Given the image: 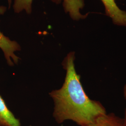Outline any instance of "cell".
I'll list each match as a JSON object with an SVG mask.
<instances>
[{"label": "cell", "mask_w": 126, "mask_h": 126, "mask_svg": "<svg viewBox=\"0 0 126 126\" xmlns=\"http://www.w3.org/2000/svg\"><path fill=\"white\" fill-rule=\"evenodd\" d=\"M75 52L67 54L63 61L66 75L62 86L53 90L50 96L54 103L53 117L59 124L70 120L84 126L107 113L99 101L90 99L86 94L80 81V76L75 67Z\"/></svg>", "instance_id": "1"}, {"label": "cell", "mask_w": 126, "mask_h": 126, "mask_svg": "<svg viewBox=\"0 0 126 126\" xmlns=\"http://www.w3.org/2000/svg\"><path fill=\"white\" fill-rule=\"evenodd\" d=\"M0 49L2 50L5 59L10 66L17 64L19 58L15 54V52L21 50L18 43L10 40L4 36L0 31Z\"/></svg>", "instance_id": "2"}, {"label": "cell", "mask_w": 126, "mask_h": 126, "mask_svg": "<svg viewBox=\"0 0 126 126\" xmlns=\"http://www.w3.org/2000/svg\"><path fill=\"white\" fill-rule=\"evenodd\" d=\"M105 7L106 12L115 24L126 26V12L117 6L115 0H101Z\"/></svg>", "instance_id": "3"}, {"label": "cell", "mask_w": 126, "mask_h": 126, "mask_svg": "<svg viewBox=\"0 0 126 126\" xmlns=\"http://www.w3.org/2000/svg\"><path fill=\"white\" fill-rule=\"evenodd\" d=\"M84 126H125L123 118L114 113H107L101 115L93 122Z\"/></svg>", "instance_id": "4"}, {"label": "cell", "mask_w": 126, "mask_h": 126, "mask_svg": "<svg viewBox=\"0 0 126 126\" xmlns=\"http://www.w3.org/2000/svg\"><path fill=\"white\" fill-rule=\"evenodd\" d=\"M0 126H21L19 120L8 108L0 95Z\"/></svg>", "instance_id": "5"}, {"label": "cell", "mask_w": 126, "mask_h": 126, "mask_svg": "<svg viewBox=\"0 0 126 126\" xmlns=\"http://www.w3.org/2000/svg\"><path fill=\"white\" fill-rule=\"evenodd\" d=\"M63 7L66 13L69 14L74 20H78L86 17L80 12V10L84 6L83 0H63Z\"/></svg>", "instance_id": "6"}, {"label": "cell", "mask_w": 126, "mask_h": 126, "mask_svg": "<svg viewBox=\"0 0 126 126\" xmlns=\"http://www.w3.org/2000/svg\"><path fill=\"white\" fill-rule=\"evenodd\" d=\"M55 2L59 3L62 0H52ZM33 0H15L13 5L14 11L16 13H19L25 10L27 14L32 12V4Z\"/></svg>", "instance_id": "7"}, {"label": "cell", "mask_w": 126, "mask_h": 126, "mask_svg": "<svg viewBox=\"0 0 126 126\" xmlns=\"http://www.w3.org/2000/svg\"><path fill=\"white\" fill-rule=\"evenodd\" d=\"M123 95L124 98L126 99V84L123 88Z\"/></svg>", "instance_id": "8"}, {"label": "cell", "mask_w": 126, "mask_h": 126, "mask_svg": "<svg viewBox=\"0 0 126 126\" xmlns=\"http://www.w3.org/2000/svg\"><path fill=\"white\" fill-rule=\"evenodd\" d=\"M124 120V122H125V125L126 126V108L125 110V112H124V117L123 118Z\"/></svg>", "instance_id": "9"}]
</instances>
